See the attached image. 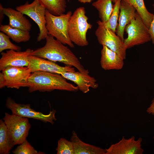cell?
I'll return each mask as SVG.
<instances>
[{"label": "cell", "instance_id": "cell-27", "mask_svg": "<svg viewBox=\"0 0 154 154\" xmlns=\"http://www.w3.org/2000/svg\"><path fill=\"white\" fill-rule=\"evenodd\" d=\"M9 37L4 33L0 32V52L6 50H11L20 51L21 47L13 43L10 40Z\"/></svg>", "mask_w": 154, "mask_h": 154}, {"label": "cell", "instance_id": "cell-8", "mask_svg": "<svg viewBox=\"0 0 154 154\" xmlns=\"http://www.w3.org/2000/svg\"><path fill=\"white\" fill-rule=\"evenodd\" d=\"M16 10L31 19L38 27L39 33L37 38V41L45 39L48 35L46 27L45 14L46 11L38 0H34L31 3L26 2L24 4L17 6Z\"/></svg>", "mask_w": 154, "mask_h": 154}, {"label": "cell", "instance_id": "cell-16", "mask_svg": "<svg viewBox=\"0 0 154 154\" xmlns=\"http://www.w3.org/2000/svg\"><path fill=\"white\" fill-rule=\"evenodd\" d=\"M136 13V10L133 6L121 0L116 33L123 42L125 28L135 16Z\"/></svg>", "mask_w": 154, "mask_h": 154}, {"label": "cell", "instance_id": "cell-1", "mask_svg": "<svg viewBox=\"0 0 154 154\" xmlns=\"http://www.w3.org/2000/svg\"><path fill=\"white\" fill-rule=\"evenodd\" d=\"M46 42L43 47L33 50L31 55L54 62H59L66 66H73L80 72L89 74L76 56L61 42L48 35L45 38Z\"/></svg>", "mask_w": 154, "mask_h": 154}, {"label": "cell", "instance_id": "cell-5", "mask_svg": "<svg viewBox=\"0 0 154 154\" xmlns=\"http://www.w3.org/2000/svg\"><path fill=\"white\" fill-rule=\"evenodd\" d=\"M1 71L0 88L6 87L19 89L28 87V80L31 72L28 67L9 66Z\"/></svg>", "mask_w": 154, "mask_h": 154}, {"label": "cell", "instance_id": "cell-24", "mask_svg": "<svg viewBox=\"0 0 154 154\" xmlns=\"http://www.w3.org/2000/svg\"><path fill=\"white\" fill-rule=\"evenodd\" d=\"M121 0H117L113 6L112 13L109 19L106 21L102 22L100 20L98 21L97 23L98 25H102L110 29L112 31L116 33L118 24L120 7Z\"/></svg>", "mask_w": 154, "mask_h": 154}, {"label": "cell", "instance_id": "cell-29", "mask_svg": "<svg viewBox=\"0 0 154 154\" xmlns=\"http://www.w3.org/2000/svg\"><path fill=\"white\" fill-rule=\"evenodd\" d=\"M146 112L149 114L154 115V97L149 106L147 109Z\"/></svg>", "mask_w": 154, "mask_h": 154}, {"label": "cell", "instance_id": "cell-22", "mask_svg": "<svg viewBox=\"0 0 154 154\" xmlns=\"http://www.w3.org/2000/svg\"><path fill=\"white\" fill-rule=\"evenodd\" d=\"M112 2V0H97L92 4L98 11L101 21H106L109 19L113 10Z\"/></svg>", "mask_w": 154, "mask_h": 154}, {"label": "cell", "instance_id": "cell-25", "mask_svg": "<svg viewBox=\"0 0 154 154\" xmlns=\"http://www.w3.org/2000/svg\"><path fill=\"white\" fill-rule=\"evenodd\" d=\"M57 154H74V149L72 142L64 138L58 141L56 149Z\"/></svg>", "mask_w": 154, "mask_h": 154}, {"label": "cell", "instance_id": "cell-11", "mask_svg": "<svg viewBox=\"0 0 154 154\" xmlns=\"http://www.w3.org/2000/svg\"><path fill=\"white\" fill-rule=\"evenodd\" d=\"M29 63L28 67L32 73L37 71L50 72L60 74L67 72L75 71L72 66H62L55 62L34 55H30L28 57Z\"/></svg>", "mask_w": 154, "mask_h": 154}, {"label": "cell", "instance_id": "cell-26", "mask_svg": "<svg viewBox=\"0 0 154 154\" xmlns=\"http://www.w3.org/2000/svg\"><path fill=\"white\" fill-rule=\"evenodd\" d=\"M14 154H42L44 153L38 152L26 139L12 151Z\"/></svg>", "mask_w": 154, "mask_h": 154}, {"label": "cell", "instance_id": "cell-2", "mask_svg": "<svg viewBox=\"0 0 154 154\" xmlns=\"http://www.w3.org/2000/svg\"><path fill=\"white\" fill-rule=\"evenodd\" d=\"M28 91L50 92L55 90L78 91L77 86L68 82L61 74L50 72L37 71L32 73L28 80Z\"/></svg>", "mask_w": 154, "mask_h": 154}, {"label": "cell", "instance_id": "cell-17", "mask_svg": "<svg viewBox=\"0 0 154 154\" xmlns=\"http://www.w3.org/2000/svg\"><path fill=\"white\" fill-rule=\"evenodd\" d=\"M0 9L8 18L9 25L25 31H30L32 27L31 24L21 12L11 8L3 7L1 4Z\"/></svg>", "mask_w": 154, "mask_h": 154}, {"label": "cell", "instance_id": "cell-3", "mask_svg": "<svg viewBox=\"0 0 154 154\" xmlns=\"http://www.w3.org/2000/svg\"><path fill=\"white\" fill-rule=\"evenodd\" d=\"M88 20L84 7L77 8L70 19L68 35L71 41L79 46L84 47L88 45L86 34L92 25L88 22Z\"/></svg>", "mask_w": 154, "mask_h": 154}, {"label": "cell", "instance_id": "cell-31", "mask_svg": "<svg viewBox=\"0 0 154 154\" xmlns=\"http://www.w3.org/2000/svg\"><path fill=\"white\" fill-rule=\"evenodd\" d=\"M117 0H112V2L114 3L117 1Z\"/></svg>", "mask_w": 154, "mask_h": 154}, {"label": "cell", "instance_id": "cell-9", "mask_svg": "<svg viewBox=\"0 0 154 154\" xmlns=\"http://www.w3.org/2000/svg\"><path fill=\"white\" fill-rule=\"evenodd\" d=\"M6 106L11 111L12 114L23 117L32 118L45 123L49 122L52 124L56 120L55 117L56 111L54 109L50 110L49 114H44L32 109L29 104L17 103L10 98L7 99Z\"/></svg>", "mask_w": 154, "mask_h": 154}, {"label": "cell", "instance_id": "cell-23", "mask_svg": "<svg viewBox=\"0 0 154 154\" xmlns=\"http://www.w3.org/2000/svg\"><path fill=\"white\" fill-rule=\"evenodd\" d=\"M51 14L59 15L64 13L67 7L66 0H38Z\"/></svg>", "mask_w": 154, "mask_h": 154}, {"label": "cell", "instance_id": "cell-14", "mask_svg": "<svg viewBox=\"0 0 154 154\" xmlns=\"http://www.w3.org/2000/svg\"><path fill=\"white\" fill-rule=\"evenodd\" d=\"M60 74L66 79L74 82L79 90L84 94L88 92L90 88L95 89L98 86L96 80L89 74L75 71L66 72Z\"/></svg>", "mask_w": 154, "mask_h": 154}, {"label": "cell", "instance_id": "cell-20", "mask_svg": "<svg viewBox=\"0 0 154 154\" xmlns=\"http://www.w3.org/2000/svg\"><path fill=\"white\" fill-rule=\"evenodd\" d=\"M133 6L141 18L143 22L149 29L152 21L154 14L147 9L143 0H122Z\"/></svg>", "mask_w": 154, "mask_h": 154}, {"label": "cell", "instance_id": "cell-12", "mask_svg": "<svg viewBox=\"0 0 154 154\" xmlns=\"http://www.w3.org/2000/svg\"><path fill=\"white\" fill-rule=\"evenodd\" d=\"M142 141L141 137L136 140L133 136L128 139L123 136L119 142L106 149V154H142Z\"/></svg>", "mask_w": 154, "mask_h": 154}, {"label": "cell", "instance_id": "cell-19", "mask_svg": "<svg viewBox=\"0 0 154 154\" xmlns=\"http://www.w3.org/2000/svg\"><path fill=\"white\" fill-rule=\"evenodd\" d=\"M0 31L8 35L16 42H26L30 39L29 31L13 27L9 25H1Z\"/></svg>", "mask_w": 154, "mask_h": 154}, {"label": "cell", "instance_id": "cell-7", "mask_svg": "<svg viewBox=\"0 0 154 154\" xmlns=\"http://www.w3.org/2000/svg\"><path fill=\"white\" fill-rule=\"evenodd\" d=\"M3 119L15 145H19L27 139L31 127L28 118L5 112Z\"/></svg>", "mask_w": 154, "mask_h": 154}, {"label": "cell", "instance_id": "cell-15", "mask_svg": "<svg viewBox=\"0 0 154 154\" xmlns=\"http://www.w3.org/2000/svg\"><path fill=\"white\" fill-rule=\"evenodd\" d=\"M100 64L105 70H119L123 67L124 59L116 52L105 46H102Z\"/></svg>", "mask_w": 154, "mask_h": 154}, {"label": "cell", "instance_id": "cell-13", "mask_svg": "<svg viewBox=\"0 0 154 154\" xmlns=\"http://www.w3.org/2000/svg\"><path fill=\"white\" fill-rule=\"evenodd\" d=\"M33 50L27 49L23 51L10 50L1 52L0 70L9 66L28 67L29 56Z\"/></svg>", "mask_w": 154, "mask_h": 154}, {"label": "cell", "instance_id": "cell-18", "mask_svg": "<svg viewBox=\"0 0 154 154\" xmlns=\"http://www.w3.org/2000/svg\"><path fill=\"white\" fill-rule=\"evenodd\" d=\"M70 141L73 145L74 154H106V149L84 142L74 131H72Z\"/></svg>", "mask_w": 154, "mask_h": 154}, {"label": "cell", "instance_id": "cell-4", "mask_svg": "<svg viewBox=\"0 0 154 154\" xmlns=\"http://www.w3.org/2000/svg\"><path fill=\"white\" fill-rule=\"evenodd\" d=\"M72 14V12L69 11L66 14L55 15L46 10L45 17L48 35L55 38L64 44H67L72 48L74 45L68 33V22Z\"/></svg>", "mask_w": 154, "mask_h": 154}, {"label": "cell", "instance_id": "cell-28", "mask_svg": "<svg viewBox=\"0 0 154 154\" xmlns=\"http://www.w3.org/2000/svg\"><path fill=\"white\" fill-rule=\"evenodd\" d=\"M153 6L154 9V4ZM149 31L152 43L154 45V14L153 20L149 29Z\"/></svg>", "mask_w": 154, "mask_h": 154}, {"label": "cell", "instance_id": "cell-6", "mask_svg": "<svg viewBox=\"0 0 154 154\" xmlns=\"http://www.w3.org/2000/svg\"><path fill=\"white\" fill-rule=\"evenodd\" d=\"M125 31L127 34V37L124 40L127 49L151 41L149 29L137 12L125 27Z\"/></svg>", "mask_w": 154, "mask_h": 154}, {"label": "cell", "instance_id": "cell-21", "mask_svg": "<svg viewBox=\"0 0 154 154\" xmlns=\"http://www.w3.org/2000/svg\"><path fill=\"white\" fill-rule=\"evenodd\" d=\"M15 145L6 125L3 119L0 120V154H8Z\"/></svg>", "mask_w": 154, "mask_h": 154}, {"label": "cell", "instance_id": "cell-10", "mask_svg": "<svg viewBox=\"0 0 154 154\" xmlns=\"http://www.w3.org/2000/svg\"><path fill=\"white\" fill-rule=\"evenodd\" d=\"M95 34L98 43L116 53L124 60L126 58V50L124 42L114 33L102 25H98Z\"/></svg>", "mask_w": 154, "mask_h": 154}, {"label": "cell", "instance_id": "cell-30", "mask_svg": "<svg viewBox=\"0 0 154 154\" xmlns=\"http://www.w3.org/2000/svg\"><path fill=\"white\" fill-rule=\"evenodd\" d=\"M81 3H90L92 2L93 0H78Z\"/></svg>", "mask_w": 154, "mask_h": 154}]
</instances>
